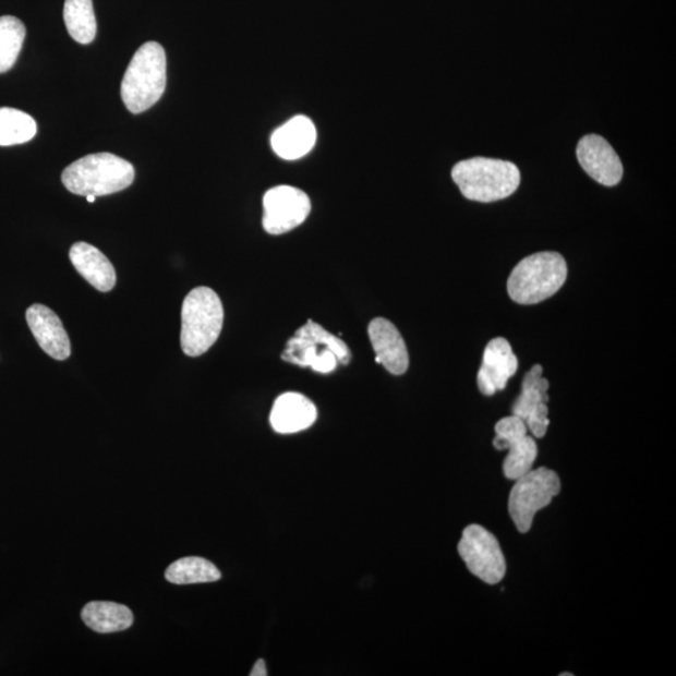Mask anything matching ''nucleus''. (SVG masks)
<instances>
[{
	"instance_id": "aec40b11",
	"label": "nucleus",
	"mask_w": 676,
	"mask_h": 676,
	"mask_svg": "<svg viewBox=\"0 0 676 676\" xmlns=\"http://www.w3.org/2000/svg\"><path fill=\"white\" fill-rule=\"evenodd\" d=\"M63 19L70 36L81 45L96 38L97 20L92 0H65Z\"/></svg>"
},
{
	"instance_id": "4be33fe9",
	"label": "nucleus",
	"mask_w": 676,
	"mask_h": 676,
	"mask_svg": "<svg viewBox=\"0 0 676 676\" xmlns=\"http://www.w3.org/2000/svg\"><path fill=\"white\" fill-rule=\"evenodd\" d=\"M37 122L20 109L0 108V147L23 145L36 137Z\"/></svg>"
},
{
	"instance_id": "6ab92c4d",
	"label": "nucleus",
	"mask_w": 676,
	"mask_h": 676,
	"mask_svg": "<svg viewBox=\"0 0 676 676\" xmlns=\"http://www.w3.org/2000/svg\"><path fill=\"white\" fill-rule=\"evenodd\" d=\"M165 577L176 586L205 584L221 579V572L203 557L190 556L169 565Z\"/></svg>"
},
{
	"instance_id": "f03ea898",
	"label": "nucleus",
	"mask_w": 676,
	"mask_h": 676,
	"mask_svg": "<svg viewBox=\"0 0 676 676\" xmlns=\"http://www.w3.org/2000/svg\"><path fill=\"white\" fill-rule=\"evenodd\" d=\"M134 167L112 154L88 155L75 160L62 173L65 189L79 196H108L129 189L134 181Z\"/></svg>"
},
{
	"instance_id": "a878e982",
	"label": "nucleus",
	"mask_w": 676,
	"mask_h": 676,
	"mask_svg": "<svg viewBox=\"0 0 676 676\" xmlns=\"http://www.w3.org/2000/svg\"><path fill=\"white\" fill-rule=\"evenodd\" d=\"M86 198H87V201L89 203L96 202V197L95 196H87Z\"/></svg>"
},
{
	"instance_id": "ddd939ff",
	"label": "nucleus",
	"mask_w": 676,
	"mask_h": 676,
	"mask_svg": "<svg viewBox=\"0 0 676 676\" xmlns=\"http://www.w3.org/2000/svg\"><path fill=\"white\" fill-rule=\"evenodd\" d=\"M369 336L376 353V362L400 376L409 369V352L399 329L390 321L377 317L371 321Z\"/></svg>"
},
{
	"instance_id": "b1692460",
	"label": "nucleus",
	"mask_w": 676,
	"mask_h": 676,
	"mask_svg": "<svg viewBox=\"0 0 676 676\" xmlns=\"http://www.w3.org/2000/svg\"><path fill=\"white\" fill-rule=\"evenodd\" d=\"M547 403L540 406L538 410L531 413V415L526 420V424L528 430L531 431V434L536 438L544 437L546 435V431L548 425H551V420L547 419Z\"/></svg>"
},
{
	"instance_id": "5701e85b",
	"label": "nucleus",
	"mask_w": 676,
	"mask_h": 676,
	"mask_svg": "<svg viewBox=\"0 0 676 676\" xmlns=\"http://www.w3.org/2000/svg\"><path fill=\"white\" fill-rule=\"evenodd\" d=\"M25 25L13 15L0 16V74L11 71L21 55Z\"/></svg>"
},
{
	"instance_id": "f8f14e48",
	"label": "nucleus",
	"mask_w": 676,
	"mask_h": 676,
	"mask_svg": "<svg viewBox=\"0 0 676 676\" xmlns=\"http://www.w3.org/2000/svg\"><path fill=\"white\" fill-rule=\"evenodd\" d=\"M519 360L514 353L511 345L504 337L494 338L486 346L478 375V385L481 394L493 396L503 391L509 379L517 374Z\"/></svg>"
},
{
	"instance_id": "412c9836",
	"label": "nucleus",
	"mask_w": 676,
	"mask_h": 676,
	"mask_svg": "<svg viewBox=\"0 0 676 676\" xmlns=\"http://www.w3.org/2000/svg\"><path fill=\"white\" fill-rule=\"evenodd\" d=\"M548 382L543 377V366L535 365L523 377L521 394L514 402L512 415L526 421L540 406L548 402Z\"/></svg>"
},
{
	"instance_id": "dca6fc26",
	"label": "nucleus",
	"mask_w": 676,
	"mask_h": 676,
	"mask_svg": "<svg viewBox=\"0 0 676 676\" xmlns=\"http://www.w3.org/2000/svg\"><path fill=\"white\" fill-rule=\"evenodd\" d=\"M316 140L314 122L307 117L295 116L274 132L270 146L278 157L295 160L310 154Z\"/></svg>"
},
{
	"instance_id": "2eb2a0df",
	"label": "nucleus",
	"mask_w": 676,
	"mask_h": 676,
	"mask_svg": "<svg viewBox=\"0 0 676 676\" xmlns=\"http://www.w3.org/2000/svg\"><path fill=\"white\" fill-rule=\"evenodd\" d=\"M317 409L314 402L298 393L278 397L270 411V425L278 434H294L315 424Z\"/></svg>"
},
{
	"instance_id": "6e6552de",
	"label": "nucleus",
	"mask_w": 676,
	"mask_h": 676,
	"mask_svg": "<svg viewBox=\"0 0 676 676\" xmlns=\"http://www.w3.org/2000/svg\"><path fill=\"white\" fill-rule=\"evenodd\" d=\"M459 554L472 575L486 584L500 582L506 572L505 557L497 539L480 526H470L462 532Z\"/></svg>"
},
{
	"instance_id": "f257e3e1",
	"label": "nucleus",
	"mask_w": 676,
	"mask_h": 676,
	"mask_svg": "<svg viewBox=\"0 0 676 676\" xmlns=\"http://www.w3.org/2000/svg\"><path fill=\"white\" fill-rule=\"evenodd\" d=\"M167 84V57L162 46L148 41L134 53L121 86L124 106L133 114L154 107Z\"/></svg>"
},
{
	"instance_id": "7ed1b4c3",
	"label": "nucleus",
	"mask_w": 676,
	"mask_h": 676,
	"mask_svg": "<svg viewBox=\"0 0 676 676\" xmlns=\"http://www.w3.org/2000/svg\"><path fill=\"white\" fill-rule=\"evenodd\" d=\"M451 176L464 197L483 203L510 197L521 181L519 168L514 164L484 157L461 160Z\"/></svg>"
},
{
	"instance_id": "1a4fd4ad",
	"label": "nucleus",
	"mask_w": 676,
	"mask_h": 676,
	"mask_svg": "<svg viewBox=\"0 0 676 676\" xmlns=\"http://www.w3.org/2000/svg\"><path fill=\"white\" fill-rule=\"evenodd\" d=\"M528 431L526 421L515 415L502 419L495 426V449L509 450L503 467L506 479L515 481L534 467L538 445Z\"/></svg>"
},
{
	"instance_id": "393cba45",
	"label": "nucleus",
	"mask_w": 676,
	"mask_h": 676,
	"mask_svg": "<svg viewBox=\"0 0 676 676\" xmlns=\"http://www.w3.org/2000/svg\"><path fill=\"white\" fill-rule=\"evenodd\" d=\"M251 676H267L268 672H267V667L264 661H262V659H259V661L256 662L255 666H253L252 672L250 673Z\"/></svg>"
},
{
	"instance_id": "0eeeda50",
	"label": "nucleus",
	"mask_w": 676,
	"mask_h": 676,
	"mask_svg": "<svg viewBox=\"0 0 676 676\" xmlns=\"http://www.w3.org/2000/svg\"><path fill=\"white\" fill-rule=\"evenodd\" d=\"M562 490L560 478L551 469L530 470L515 480L509 497V512L515 527L526 534L541 509L551 505Z\"/></svg>"
},
{
	"instance_id": "a211bd4d",
	"label": "nucleus",
	"mask_w": 676,
	"mask_h": 676,
	"mask_svg": "<svg viewBox=\"0 0 676 676\" xmlns=\"http://www.w3.org/2000/svg\"><path fill=\"white\" fill-rule=\"evenodd\" d=\"M82 620L92 630L100 633L130 629L133 614L130 607L111 602H90L83 607Z\"/></svg>"
},
{
	"instance_id": "9b49d317",
	"label": "nucleus",
	"mask_w": 676,
	"mask_h": 676,
	"mask_svg": "<svg viewBox=\"0 0 676 676\" xmlns=\"http://www.w3.org/2000/svg\"><path fill=\"white\" fill-rule=\"evenodd\" d=\"M577 156L582 169L597 183L613 188L621 181V160L602 135L589 134L581 138Z\"/></svg>"
},
{
	"instance_id": "39448f33",
	"label": "nucleus",
	"mask_w": 676,
	"mask_h": 676,
	"mask_svg": "<svg viewBox=\"0 0 676 676\" xmlns=\"http://www.w3.org/2000/svg\"><path fill=\"white\" fill-rule=\"evenodd\" d=\"M568 277V265L557 252H540L523 258L514 268L507 292L520 304H535L551 299Z\"/></svg>"
},
{
	"instance_id": "f3484780",
	"label": "nucleus",
	"mask_w": 676,
	"mask_h": 676,
	"mask_svg": "<svg viewBox=\"0 0 676 676\" xmlns=\"http://www.w3.org/2000/svg\"><path fill=\"white\" fill-rule=\"evenodd\" d=\"M70 258L79 274L96 290H113L117 282L116 269L98 249L86 242L75 243L70 251Z\"/></svg>"
},
{
	"instance_id": "4468645a",
	"label": "nucleus",
	"mask_w": 676,
	"mask_h": 676,
	"mask_svg": "<svg viewBox=\"0 0 676 676\" xmlns=\"http://www.w3.org/2000/svg\"><path fill=\"white\" fill-rule=\"evenodd\" d=\"M27 323L40 349L58 361L71 357V341L62 321L44 304H33L27 311Z\"/></svg>"
},
{
	"instance_id": "20e7f679",
	"label": "nucleus",
	"mask_w": 676,
	"mask_h": 676,
	"mask_svg": "<svg viewBox=\"0 0 676 676\" xmlns=\"http://www.w3.org/2000/svg\"><path fill=\"white\" fill-rule=\"evenodd\" d=\"M221 299L208 287L193 289L182 306V350L190 358L202 357L218 340L224 326Z\"/></svg>"
},
{
	"instance_id": "9d476101",
	"label": "nucleus",
	"mask_w": 676,
	"mask_h": 676,
	"mask_svg": "<svg viewBox=\"0 0 676 676\" xmlns=\"http://www.w3.org/2000/svg\"><path fill=\"white\" fill-rule=\"evenodd\" d=\"M310 213L306 193L291 185H277L265 194L262 222L269 234H283L306 221Z\"/></svg>"
},
{
	"instance_id": "423d86ee",
	"label": "nucleus",
	"mask_w": 676,
	"mask_h": 676,
	"mask_svg": "<svg viewBox=\"0 0 676 676\" xmlns=\"http://www.w3.org/2000/svg\"><path fill=\"white\" fill-rule=\"evenodd\" d=\"M282 360L301 367H311L319 374H329L338 363L349 365L351 351L341 338L309 319L287 342Z\"/></svg>"
}]
</instances>
